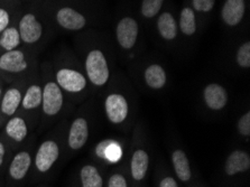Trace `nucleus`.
Wrapping results in <instances>:
<instances>
[{"instance_id":"1","label":"nucleus","mask_w":250,"mask_h":187,"mask_svg":"<svg viewBox=\"0 0 250 187\" xmlns=\"http://www.w3.org/2000/svg\"><path fill=\"white\" fill-rule=\"evenodd\" d=\"M77 48L91 87L102 90L115 76V45L107 33L85 29L77 36Z\"/></svg>"},{"instance_id":"2","label":"nucleus","mask_w":250,"mask_h":187,"mask_svg":"<svg viewBox=\"0 0 250 187\" xmlns=\"http://www.w3.org/2000/svg\"><path fill=\"white\" fill-rule=\"evenodd\" d=\"M52 68L55 81L65 97L67 95L74 101H82L90 94L92 87L86 79L82 64L71 52H61L55 63L52 64Z\"/></svg>"},{"instance_id":"3","label":"nucleus","mask_w":250,"mask_h":187,"mask_svg":"<svg viewBox=\"0 0 250 187\" xmlns=\"http://www.w3.org/2000/svg\"><path fill=\"white\" fill-rule=\"evenodd\" d=\"M42 9L51 25L64 32H83L97 21V14L75 5L45 2Z\"/></svg>"},{"instance_id":"4","label":"nucleus","mask_w":250,"mask_h":187,"mask_svg":"<svg viewBox=\"0 0 250 187\" xmlns=\"http://www.w3.org/2000/svg\"><path fill=\"white\" fill-rule=\"evenodd\" d=\"M115 47L126 60L137 56L143 47L142 22L137 15L129 10L119 13L113 28Z\"/></svg>"},{"instance_id":"5","label":"nucleus","mask_w":250,"mask_h":187,"mask_svg":"<svg viewBox=\"0 0 250 187\" xmlns=\"http://www.w3.org/2000/svg\"><path fill=\"white\" fill-rule=\"evenodd\" d=\"M51 22L43 9L32 6L28 9L21 11L17 21V27L20 30L21 46L37 52L50 34Z\"/></svg>"},{"instance_id":"6","label":"nucleus","mask_w":250,"mask_h":187,"mask_svg":"<svg viewBox=\"0 0 250 187\" xmlns=\"http://www.w3.org/2000/svg\"><path fill=\"white\" fill-rule=\"evenodd\" d=\"M39 70L36 52L30 49L21 46L0 54V80L6 84L29 76Z\"/></svg>"},{"instance_id":"7","label":"nucleus","mask_w":250,"mask_h":187,"mask_svg":"<svg viewBox=\"0 0 250 187\" xmlns=\"http://www.w3.org/2000/svg\"><path fill=\"white\" fill-rule=\"evenodd\" d=\"M40 76L42 82L41 114L43 121H52L63 112L65 108L66 97L55 81L52 63L46 62L42 64Z\"/></svg>"},{"instance_id":"8","label":"nucleus","mask_w":250,"mask_h":187,"mask_svg":"<svg viewBox=\"0 0 250 187\" xmlns=\"http://www.w3.org/2000/svg\"><path fill=\"white\" fill-rule=\"evenodd\" d=\"M29 76L18 79L6 85L1 100H0V127L3 125L9 118L20 111L22 94H24L26 85H27Z\"/></svg>"},{"instance_id":"9","label":"nucleus","mask_w":250,"mask_h":187,"mask_svg":"<svg viewBox=\"0 0 250 187\" xmlns=\"http://www.w3.org/2000/svg\"><path fill=\"white\" fill-rule=\"evenodd\" d=\"M153 22L155 33L162 44L166 46H174L179 43L181 35L177 24V15L172 7L166 6Z\"/></svg>"},{"instance_id":"10","label":"nucleus","mask_w":250,"mask_h":187,"mask_svg":"<svg viewBox=\"0 0 250 187\" xmlns=\"http://www.w3.org/2000/svg\"><path fill=\"white\" fill-rule=\"evenodd\" d=\"M130 100L124 91L112 87L104 100V113L112 125H121L130 114Z\"/></svg>"},{"instance_id":"11","label":"nucleus","mask_w":250,"mask_h":187,"mask_svg":"<svg viewBox=\"0 0 250 187\" xmlns=\"http://www.w3.org/2000/svg\"><path fill=\"white\" fill-rule=\"evenodd\" d=\"M60 155L61 147L58 140H44L37 148L35 157H33V164L37 173L41 175L47 174L59 160Z\"/></svg>"},{"instance_id":"12","label":"nucleus","mask_w":250,"mask_h":187,"mask_svg":"<svg viewBox=\"0 0 250 187\" xmlns=\"http://www.w3.org/2000/svg\"><path fill=\"white\" fill-rule=\"evenodd\" d=\"M42 106V82L40 76V70L29 76L27 85L24 91L21 99L20 111L25 116L37 114L41 112Z\"/></svg>"},{"instance_id":"13","label":"nucleus","mask_w":250,"mask_h":187,"mask_svg":"<svg viewBox=\"0 0 250 187\" xmlns=\"http://www.w3.org/2000/svg\"><path fill=\"white\" fill-rule=\"evenodd\" d=\"M248 0H225L220 9L222 24L228 29H237L247 16Z\"/></svg>"},{"instance_id":"14","label":"nucleus","mask_w":250,"mask_h":187,"mask_svg":"<svg viewBox=\"0 0 250 187\" xmlns=\"http://www.w3.org/2000/svg\"><path fill=\"white\" fill-rule=\"evenodd\" d=\"M143 81L148 89L161 91L167 84L168 75L165 66L158 61L149 60L142 65Z\"/></svg>"},{"instance_id":"15","label":"nucleus","mask_w":250,"mask_h":187,"mask_svg":"<svg viewBox=\"0 0 250 187\" xmlns=\"http://www.w3.org/2000/svg\"><path fill=\"white\" fill-rule=\"evenodd\" d=\"M28 133V117L21 112H17L3 124V135L8 143L21 145L27 138Z\"/></svg>"},{"instance_id":"16","label":"nucleus","mask_w":250,"mask_h":187,"mask_svg":"<svg viewBox=\"0 0 250 187\" xmlns=\"http://www.w3.org/2000/svg\"><path fill=\"white\" fill-rule=\"evenodd\" d=\"M177 24H179L180 35L184 40H192V38H194L199 34L201 27H202L188 0L183 3V6H182V8L179 11Z\"/></svg>"},{"instance_id":"17","label":"nucleus","mask_w":250,"mask_h":187,"mask_svg":"<svg viewBox=\"0 0 250 187\" xmlns=\"http://www.w3.org/2000/svg\"><path fill=\"white\" fill-rule=\"evenodd\" d=\"M89 121L85 117L78 116L72 120L67 131V146L72 151L82 149L89 139Z\"/></svg>"},{"instance_id":"18","label":"nucleus","mask_w":250,"mask_h":187,"mask_svg":"<svg viewBox=\"0 0 250 187\" xmlns=\"http://www.w3.org/2000/svg\"><path fill=\"white\" fill-rule=\"evenodd\" d=\"M33 166V156L28 149H22L17 152L10 160L8 165V178L13 183H21L27 177Z\"/></svg>"},{"instance_id":"19","label":"nucleus","mask_w":250,"mask_h":187,"mask_svg":"<svg viewBox=\"0 0 250 187\" xmlns=\"http://www.w3.org/2000/svg\"><path fill=\"white\" fill-rule=\"evenodd\" d=\"M202 99L206 106L211 111H221L229 102V94L226 87L219 83H209L204 86Z\"/></svg>"},{"instance_id":"20","label":"nucleus","mask_w":250,"mask_h":187,"mask_svg":"<svg viewBox=\"0 0 250 187\" xmlns=\"http://www.w3.org/2000/svg\"><path fill=\"white\" fill-rule=\"evenodd\" d=\"M149 167V155L144 148H137L130 157V175L135 182L145 179Z\"/></svg>"},{"instance_id":"21","label":"nucleus","mask_w":250,"mask_h":187,"mask_svg":"<svg viewBox=\"0 0 250 187\" xmlns=\"http://www.w3.org/2000/svg\"><path fill=\"white\" fill-rule=\"evenodd\" d=\"M167 6V0H140L137 17L140 22L148 25Z\"/></svg>"},{"instance_id":"22","label":"nucleus","mask_w":250,"mask_h":187,"mask_svg":"<svg viewBox=\"0 0 250 187\" xmlns=\"http://www.w3.org/2000/svg\"><path fill=\"white\" fill-rule=\"evenodd\" d=\"M250 157L244 150H233L225 163V173L228 176H234L249 170Z\"/></svg>"},{"instance_id":"23","label":"nucleus","mask_w":250,"mask_h":187,"mask_svg":"<svg viewBox=\"0 0 250 187\" xmlns=\"http://www.w3.org/2000/svg\"><path fill=\"white\" fill-rule=\"evenodd\" d=\"M20 15L15 18V21L0 34V54L13 51L18 47H21V41L20 30L17 27V21Z\"/></svg>"},{"instance_id":"24","label":"nucleus","mask_w":250,"mask_h":187,"mask_svg":"<svg viewBox=\"0 0 250 187\" xmlns=\"http://www.w3.org/2000/svg\"><path fill=\"white\" fill-rule=\"evenodd\" d=\"M172 164L177 178L183 183L190 182L192 170L188 156L183 150L175 149L172 152Z\"/></svg>"},{"instance_id":"25","label":"nucleus","mask_w":250,"mask_h":187,"mask_svg":"<svg viewBox=\"0 0 250 187\" xmlns=\"http://www.w3.org/2000/svg\"><path fill=\"white\" fill-rule=\"evenodd\" d=\"M16 0H0V34L21 14Z\"/></svg>"},{"instance_id":"26","label":"nucleus","mask_w":250,"mask_h":187,"mask_svg":"<svg viewBox=\"0 0 250 187\" xmlns=\"http://www.w3.org/2000/svg\"><path fill=\"white\" fill-rule=\"evenodd\" d=\"M80 182L82 187H104V178L97 166L84 165L80 170Z\"/></svg>"},{"instance_id":"27","label":"nucleus","mask_w":250,"mask_h":187,"mask_svg":"<svg viewBox=\"0 0 250 187\" xmlns=\"http://www.w3.org/2000/svg\"><path fill=\"white\" fill-rule=\"evenodd\" d=\"M188 2L198 16L201 25L206 24L217 5V0H188Z\"/></svg>"},{"instance_id":"28","label":"nucleus","mask_w":250,"mask_h":187,"mask_svg":"<svg viewBox=\"0 0 250 187\" xmlns=\"http://www.w3.org/2000/svg\"><path fill=\"white\" fill-rule=\"evenodd\" d=\"M233 62L240 70L250 67V41L245 40L238 45L233 53Z\"/></svg>"},{"instance_id":"29","label":"nucleus","mask_w":250,"mask_h":187,"mask_svg":"<svg viewBox=\"0 0 250 187\" xmlns=\"http://www.w3.org/2000/svg\"><path fill=\"white\" fill-rule=\"evenodd\" d=\"M98 147L102 148L101 156H104L105 158H109L111 162H116L117 159L120 157V149L119 147H117L115 144L111 141H105V143L99 145Z\"/></svg>"},{"instance_id":"30","label":"nucleus","mask_w":250,"mask_h":187,"mask_svg":"<svg viewBox=\"0 0 250 187\" xmlns=\"http://www.w3.org/2000/svg\"><path fill=\"white\" fill-rule=\"evenodd\" d=\"M238 131L241 136L249 137L250 136V112H245L238 120Z\"/></svg>"},{"instance_id":"31","label":"nucleus","mask_w":250,"mask_h":187,"mask_svg":"<svg viewBox=\"0 0 250 187\" xmlns=\"http://www.w3.org/2000/svg\"><path fill=\"white\" fill-rule=\"evenodd\" d=\"M107 187H128L127 178L121 173H113L108 179Z\"/></svg>"},{"instance_id":"32","label":"nucleus","mask_w":250,"mask_h":187,"mask_svg":"<svg viewBox=\"0 0 250 187\" xmlns=\"http://www.w3.org/2000/svg\"><path fill=\"white\" fill-rule=\"evenodd\" d=\"M7 156V145L5 140L0 139V168H2Z\"/></svg>"},{"instance_id":"33","label":"nucleus","mask_w":250,"mask_h":187,"mask_svg":"<svg viewBox=\"0 0 250 187\" xmlns=\"http://www.w3.org/2000/svg\"><path fill=\"white\" fill-rule=\"evenodd\" d=\"M160 187H179V185L172 176H166L162 178V181L160 182Z\"/></svg>"},{"instance_id":"34","label":"nucleus","mask_w":250,"mask_h":187,"mask_svg":"<svg viewBox=\"0 0 250 187\" xmlns=\"http://www.w3.org/2000/svg\"><path fill=\"white\" fill-rule=\"evenodd\" d=\"M6 83L2 81V80H0V100H1V97L3 94V91H5V87H6Z\"/></svg>"},{"instance_id":"35","label":"nucleus","mask_w":250,"mask_h":187,"mask_svg":"<svg viewBox=\"0 0 250 187\" xmlns=\"http://www.w3.org/2000/svg\"><path fill=\"white\" fill-rule=\"evenodd\" d=\"M16 1H18V0H16ZM24 1H29V2H32V1H37V0H24Z\"/></svg>"},{"instance_id":"36","label":"nucleus","mask_w":250,"mask_h":187,"mask_svg":"<svg viewBox=\"0 0 250 187\" xmlns=\"http://www.w3.org/2000/svg\"><path fill=\"white\" fill-rule=\"evenodd\" d=\"M60 1H67V0H60Z\"/></svg>"}]
</instances>
